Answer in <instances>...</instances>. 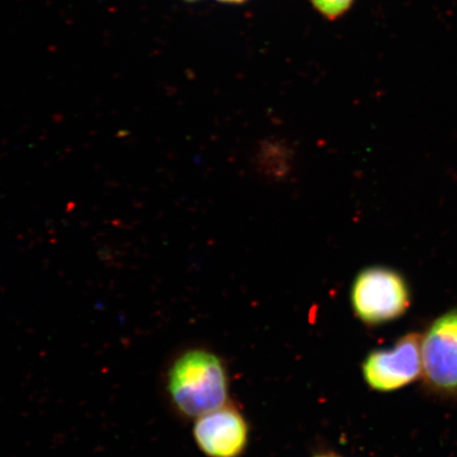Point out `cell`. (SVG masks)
<instances>
[{"instance_id": "1", "label": "cell", "mask_w": 457, "mask_h": 457, "mask_svg": "<svg viewBox=\"0 0 457 457\" xmlns=\"http://www.w3.org/2000/svg\"><path fill=\"white\" fill-rule=\"evenodd\" d=\"M168 381L171 400L187 416H203L226 403V370L220 359L212 353L187 352L170 368Z\"/></svg>"}, {"instance_id": "2", "label": "cell", "mask_w": 457, "mask_h": 457, "mask_svg": "<svg viewBox=\"0 0 457 457\" xmlns=\"http://www.w3.org/2000/svg\"><path fill=\"white\" fill-rule=\"evenodd\" d=\"M408 282L390 268L375 266L358 274L351 290L353 312L371 327L395 321L411 306Z\"/></svg>"}, {"instance_id": "3", "label": "cell", "mask_w": 457, "mask_h": 457, "mask_svg": "<svg viewBox=\"0 0 457 457\" xmlns=\"http://www.w3.org/2000/svg\"><path fill=\"white\" fill-rule=\"evenodd\" d=\"M422 377L438 395L457 396V308L439 316L421 336Z\"/></svg>"}, {"instance_id": "4", "label": "cell", "mask_w": 457, "mask_h": 457, "mask_svg": "<svg viewBox=\"0 0 457 457\" xmlns=\"http://www.w3.org/2000/svg\"><path fill=\"white\" fill-rule=\"evenodd\" d=\"M362 373L375 391L394 392L413 384L422 375L421 336L409 333L391 348L370 353Z\"/></svg>"}, {"instance_id": "5", "label": "cell", "mask_w": 457, "mask_h": 457, "mask_svg": "<svg viewBox=\"0 0 457 457\" xmlns=\"http://www.w3.org/2000/svg\"><path fill=\"white\" fill-rule=\"evenodd\" d=\"M194 437L210 457H238L248 443V427L237 410L222 405L198 417Z\"/></svg>"}, {"instance_id": "6", "label": "cell", "mask_w": 457, "mask_h": 457, "mask_svg": "<svg viewBox=\"0 0 457 457\" xmlns=\"http://www.w3.org/2000/svg\"><path fill=\"white\" fill-rule=\"evenodd\" d=\"M312 2L325 15L336 17L350 7L352 0H312Z\"/></svg>"}, {"instance_id": "7", "label": "cell", "mask_w": 457, "mask_h": 457, "mask_svg": "<svg viewBox=\"0 0 457 457\" xmlns=\"http://www.w3.org/2000/svg\"><path fill=\"white\" fill-rule=\"evenodd\" d=\"M317 457H338V456H336V455H333V454H328V455H320V456H317Z\"/></svg>"}, {"instance_id": "8", "label": "cell", "mask_w": 457, "mask_h": 457, "mask_svg": "<svg viewBox=\"0 0 457 457\" xmlns=\"http://www.w3.org/2000/svg\"><path fill=\"white\" fill-rule=\"evenodd\" d=\"M225 2H242V0H225Z\"/></svg>"}]
</instances>
